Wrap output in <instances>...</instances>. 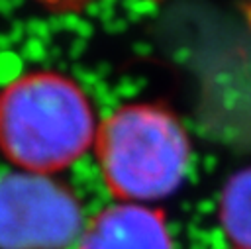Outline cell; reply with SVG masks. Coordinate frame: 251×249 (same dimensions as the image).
<instances>
[{
	"label": "cell",
	"instance_id": "cell-1",
	"mask_svg": "<svg viewBox=\"0 0 251 249\" xmlns=\"http://www.w3.org/2000/svg\"><path fill=\"white\" fill-rule=\"evenodd\" d=\"M96 129L90 98L67 75L33 71L0 90V153L22 173L71 167L94 145Z\"/></svg>",
	"mask_w": 251,
	"mask_h": 249
},
{
	"label": "cell",
	"instance_id": "cell-2",
	"mask_svg": "<svg viewBox=\"0 0 251 249\" xmlns=\"http://www.w3.org/2000/svg\"><path fill=\"white\" fill-rule=\"evenodd\" d=\"M94 153L108 190L129 204L173 194L190 167V139L180 120L157 102H131L98 124Z\"/></svg>",
	"mask_w": 251,
	"mask_h": 249
},
{
	"label": "cell",
	"instance_id": "cell-3",
	"mask_svg": "<svg viewBox=\"0 0 251 249\" xmlns=\"http://www.w3.org/2000/svg\"><path fill=\"white\" fill-rule=\"evenodd\" d=\"M84 231L76 196L31 173L0 178V249H67Z\"/></svg>",
	"mask_w": 251,
	"mask_h": 249
},
{
	"label": "cell",
	"instance_id": "cell-4",
	"mask_svg": "<svg viewBox=\"0 0 251 249\" xmlns=\"http://www.w3.org/2000/svg\"><path fill=\"white\" fill-rule=\"evenodd\" d=\"M78 249H175V243L161 210L122 202L84 225Z\"/></svg>",
	"mask_w": 251,
	"mask_h": 249
},
{
	"label": "cell",
	"instance_id": "cell-5",
	"mask_svg": "<svg viewBox=\"0 0 251 249\" xmlns=\"http://www.w3.org/2000/svg\"><path fill=\"white\" fill-rule=\"evenodd\" d=\"M218 214L235 249H251V167L239 171L226 182Z\"/></svg>",
	"mask_w": 251,
	"mask_h": 249
},
{
	"label": "cell",
	"instance_id": "cell-6",
	"mask_svg": "<svg viewBox=\"0 0 251 249\" xmlns=\"http://www.w3.org/2000/svg\"><path fill=\"white\" fill-rule=\"evenodd\" d=\"M35 2L51 14H80L92 4H98L102 0H35Z\"/></svg>",
	"mask_w": 251,
	"mask_h": 249
},
{
	"label": "cell",
	"instance_id": "cell-7",
	"mask_svg": "<svg viewBox=\"0 0 251 249\" xmlns=\"http://www.w3.org/2000/svg\"><path fill=\"white\" fill-rule=\"evenodd\" d=\"M239 4L245 8V12H247V16L251 18V0H239Z\"/></svg>",
	"mask_w": 251,
	"mask_h": 249
}]
</instances>
